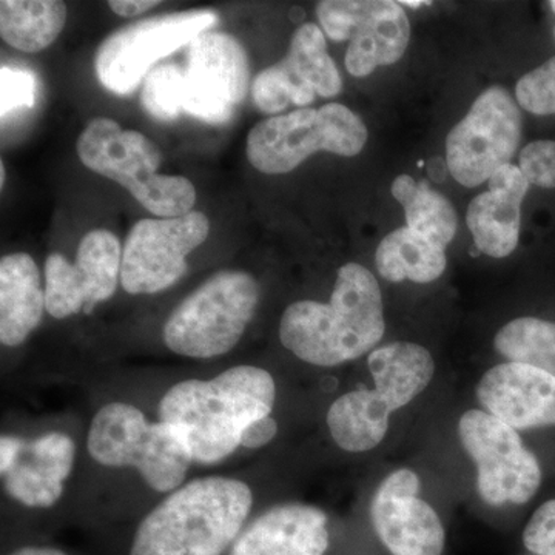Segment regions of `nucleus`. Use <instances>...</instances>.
Returning <instances> with one entry per match:
<instances>
[{
    "label": "nucleus",
    "instance_id": "c85d7f7f",
    "mask_svg": "<svg viewBox=\"0 0 555 555\" xmlns=\"http://www.w3.org/2000/svg\"><path fill=\"white\" fill-rule=\"evenodd\" d=\"M518 169L537 188L555 189V141H535L520 153Z\"/></svg>",
    "mask_w": 555,
    "mask_h": 555
},
{
    "label": "nucleus",
    "instance_id": "c9c22d12",
    "mask_svg": "<svg viewBox=\"0 0 555 555\" xmlns=\"http://www.w3.org/2000/svg\"><path fill=\"white\" fill-rule=\"evenodd\" d=\"M444 170H447V167H444L443 160L440 158H434L429 163V173L430 177L436 179V181H443L444 178Z\"/></svg>",
    "mask_w": 555,
    "mask_h": 555
},
{
    "label": "nucleus",
    "instance_id": "7ed1b4c3",
    "mask_svg": "<svg viewBox=\"0 0 555 555\" xmlns=\"http://www.w3.org/2000/svg\"><path fill=\"white\" fill-rule=\"evenodd\" d=\"M244 481L207 477L171 492L139 525L130 555H221L250 514Z\"/></svg>",
    "mask_w": 555,
    "mask_h": 555
},
{
    "label": "nucleus",
    "instance_id": "6ab92c4d",
    "mask_svg": "<svg viewBox=\"0 0 555 555\" xmlns=\"http://www.w3.org/2000/svg\"><path fill=\"white\" fill-rule=\"evenodd\" d=\"M327 516L318 507L280 505L247 526L230 555H324Z\"/></svg>",
    "mask_w": 555,
    "mask_h": 555
},
{
    "label": "nucleus",
    "instance_id": "b1692460",
    "mask_svg": "<svg viewBox=\"0 0 555 555\" xmlns=\"http://www.w3.org/2000/svg\"><path fill=\"white\" fill-rule=\"evenodd\" d=\"M67 16L61 0H2L0 36L13 49L39 53L60 38Z\"/></svg>",
    "mask_w": 555,
    "mask_h": 555
},
{
    "label": "nucleus",
    "instance_id": "2eb2a0df",
    "mask_svg": "<svg viewBox=\"0 0 555 555\" xmlns=\"http://www.w3.org/2000/svg\"><path fill=\"white\" fill-rule=\"evenodd\" d=\"M122 248L109 230H91L79 243L76 261L53 254L46 262V310L56 320L90 315L115 295L122 269Z\"/></svg>",
    "mask_w": 555,
    "mask_h": 555
},
{
    "label": "nucleus",
    "instance_id": "f257e3e1",
    "mask_svg": "<svg viewBox=\"0 0 555 555\" xmlns=\"http://www.w3.org/2000/svg\"><path fill=\"white\" fill-rule=\"evenodd\" d=\"M275 379L264 369L235 366L211 379H184L159 403V422L173 427L193 463L215 465L241 447L244 430L272 414Z\"/></svg>",
    "mask_w": 555,
    "mask_h": 555
},
{
    "label": "nucleus",
    "instance_id": "5701e85b",
    "mask_svg": "<svg viewBox=\"0 0 555 555\" xmlns=\"http://www.w3.org/2000/svg\"><path fill=\"white\" fill-rule=\"evenodd\" d=\"M375 262L379 275L387 281L426 284L443 275L448 259L443 247L415 230L401 228L379 243Z\"/></svg>",
    "mask_w": 555,
    "mask_h": 555
},
{
    "label": "nucleus",
    "instance_id": "a211bd4d",
    "mask_svg": "<svg viewBox=\"0 0 555 555\" xmlns=\"http://www.w3.org/2000/svg\"><path fill=\"white\" fill-rule=\"evenodd\" d=\"M488 414L516 430L555 425V378L520 363L489 369L477 386Z\"/></svg>",
    "mask_w": 555,
    "mask_h": 555
},
{
    "label": "nucleus",
    "instance_id": "bb28decb",
    "mask_svg": "<svg viewBox=\"0 0 555 555\" xmlns=\"http://www.w3.org/2000/svg\"><path fill=\"white\" fill-rule=\"evenodd\" d=\"M184 73L177 65H160L149 73L142 87L141 104L158 120L177 119L182 109Z\"/></svg>",
    "mask_w": 555,
    "mask_h": 555
},
{
    "label": "nucleus",
    "instance_id": "9b49d317",
    "mask_svg": "<svg viewBox=\"0 0 555 555\" xmlns=\"http://www.w3.org/2000/svg\"><path fill=\"white\" fill-rule=\"evenodd\" d=\"M521 139V113L509 91L492 87L477 98L469 113L449 131L447 166L452 177L477 188L511 164Z\"/></svg>",
    "mask_w": 555,
    "mask_h": 555
},
{
    "label": "nucleus",
    "instance_id": "4c0bfd02",
    "mask_svg": "<svg viewBox=\"0 0 555 555\" xmlns=\"http://www.w3.org/2000/svg\"><path fill=\"white\" fill-rule=\"evenodd\" d=\"M551 5V10H553V13L555 14V0H553V2L550 3Z\"/></svg>",
    "mask_w": 555,
    "mask_h": 555
},
{
    "label": "nucleus",
    "instance_id": "f704fd0d",
    "mask_svg": "<svg viewBox=\"0 0 555 555\" xmlns=\"http://www.w3.org/2000/svg\"><path fill=\"white\" fill-rule=\"evenodd\" d=\"M11 555H67L62 553L60 550H53V547H22V550H17L16 553Z\"/></svg>",
    "mask_w": 555,
    "mask_h": 555
},
{
    "label": "nucleus",
    "instance_id": "4be33fe9",
    "mask_svg": "<svg viewBox=\"0 0 555 555\" xmlns=\"http://www.w3.org/2000/svg\"><path fill=\"white\" fill-rule=\"evenodd\" d=\"M46 288L35 259L24 251L0 261V341L17 347L42 321Z\"/></svg>",
    "mask_w": 555,
    "mask_h": 555
},
{
    "label": "nucleus",
    "instance_id": "72a5a7b5",
    "mask_svg": "<svg viewBox=\"0 0 555 555\" xmlns=\"http://www.w3.org/2000/svg\"><path fill=\"white\" fill-rule=\"evenodd\" d=\"M22 444H24V440L20 437L3 436L0 440V470H2V476L9 473L10 467L16 463Z\"/></svg>",
    "mask_w": 555,
    "mask_h": 555
},
{
    "label": "nucleus",
    "instance_id": "393cba45",
    "mask_svg": "<svg viewBox=\"0 0 555 555\" xmlns=\"http://www.w3.org/2000/svg\"><path fill=\"white\" fill-rule=\"evenodd\" d=\"M390 192L403 206L409 229L422 233L427 240L443 248L454 240V207L443 195L430 189L426 181L416 182L409 175H400L393 181Z\"/></svg>",
    "mask_w": 555,
    "mask_h": 555
},
{
    "label": "nucleus",
    "instance_id": "7c9ffc66",
    "mask_svg": "<svg viewBox=\"0 0 555 555\" xmlns=\"http://www.w3.org/2000/svg\"><path fill=\"white\" fill-rule=\"evenodd\" d=\"M524 543L534 555H555V499L535 511L526 525Z\"/></svg>",
    "mask_w": 555,
    "mask_h": 555
},
{
    "label": "nucleus",
    "instance_id": "aec40b11",
    "mask_svg": "<svg viewBox=\"0 0 555 555\" xmlns=\"http://www.w3.org/2000/svg\"><path fill=\"white\" fill-rule=\"evenodd\" d=\"M529 182L513 164L489 179L488 192L476 196L467 208L466 222L478 250L492 258L509 257L520 236L521 201Z\"/></svg>",
    "mask_w": 555,
    "mask_h": 555
},
{
    "label": "nucleus",
    "instance_id": "4468645a",
    "mask_svg": "<svg viewBox=\"0 0 555 555\" xmlns=\"http://www.w3.org/2000/svg\"><path fill=\"white\" fill-rule=\"evenodd\" d=\"M248 82V57L240 40L228 33H204L189 47L182 109L206 122H228L246 98Z\"/></svg>",
    "mask_w": 555,
    "mask_h": 555
},
{
    "label": "nucleus",
    "instance_id": "e433bc0d",
    "mask_svg": "<svg viewBox=\"0 0 555 555\" xmlns=\"http://www.w3.org/2000/svg\"><path fill=\"white\" fill-rule=\"evenodd\" d=\"M400 3V5H404V7H411V9H418V7H422V5H429L430 2H426V0H401V2H398Z\"/></svg>",
    "mask_w": 555,
    "mask_h": 555
},
{
    "label": "nucleus",
    "instance_id": "473e14b6",
    "mask_svg": "<svg viewBox=\"0 0 555 555\" xmlns=\"http://www.w3.org/2000/svg\"><path fill=\"white\" fill-rule=\"evenodd\" d=\"M158 5L159 2L156 0H109L108 2L109 10L120 17H138Z\"/></svg>",
    "mask_w": 555,
    "mask_h": 555
},
{
    "label": "nucleus",
    "instance_id": "2f4dec72",
    "mask_svg": "<svg viewBox=\"0 0 555 555\" xmlns=\"http://www.w3.org/2000/svg\"><path fill=\"white\" fill-rule=\"evenodd\" d=\"M278 425L272 416L257 420L244 430L243 438H241V447L247 449H258L266 447L276 436Z\"/></svg>",
    "mask_w": 555,
    "mask_h": 555
},
{
    "label": "nucleus",
    "instance_id": "f03ea898",
    "mask_svg": "<svg viewBox=\"0 0 555 555\" xmlns=\"http://www.w3.org/2000/svg\"><path fill=\"white\" fill-rule=\"evenodd\" d=\"M377 278L349 262L338 269L331 301H297L281 317V345L313 366L334 367L371 352L385 335Z\"/></svg>",
    "mask_w": 555,
    "mask_h": 555
},
{
    "label": "nucleus",
    "instance_id": "f8f14e48",
    "mask_svg": "<svg viewBox=\"0 0 555 555\" xmlns=\"http://www.w3.org/2000/svg\"><path fill=\"white\" fill-rule=\"evenodd\" d=\"M210 222L201 211L179 218H145L127 236L120 284L130 295L166 291L188 273V257L206 243Z\"/></svg>",
    "mask_w": 555,
    "mask_h": 555
},
{
    "label": "nucleus",
    "instance_id": "39448f33",
    "mask_svg": "<svg viewBox=\"0 0 555 555\" xmlns=\"http://www.w3.org/2000/svg\"><path fill=\"white\" fill-rule=\"evenodd\" d=\"M83 166L122 185L150 214L179 218L193 211L196 190L185 177L160 175L163 153L137 130H124L108 118H94L78 139Z\"/></svg>",
    "mask_w": 555,
    "mask_h": 555
},
{
    "label": "nucleus",
    "instance_id": "412c9836",
    "mask_svg": "<svg viewBox=\"0 0 555 555\" xmlns=\"http://www.w3.org/2000/svg\"><path fill=\"white\" fill-rule=\"evenodd\" d=\"M75 456V441L67 434L49 433L31 443L24 440L16 463L3 474L7 492L28 507L56 505Z\"/></svg>",
    "mask_w": 555,
    "mask_h": 555
},
{
    "label": "nucleus",
    "instance_id": "6e6552de",
    "mask_svg": "<svg viewBox=\"0 0 555 555\" xmlns=\"http://www.w3.org/2000/svg\"><path fill=\"white\" fill-rule=\"evenodd\" d=\"M366 141L363 120L346 105L334 102L261 120L248 133L247 159L261 173L283 175L317 152L356 156Z\"/></svg>",
    "mask_w": 555,
    "mask_h": 555
},
{
    "label": "nucleus",
    "instance_id": "cd10ccee",
    "mask_svg": "<svg viewBox=\"0 0 555 555\" xmlns=\"http://www.w3.org/2000/svg\"><path fill=\"white\" fill-rule=\"evenodd\" d=\"M516 98L529 113L555 115V56L518 80Z\"/></svg>",
    "mask_w": 555,
    "mask_h": 555
},
{
    "label": "nucleus",
    "instance_id": "9d476101",
    "mask_svg": "<svg viewBox=\"0 0 555 555\" xmlns=\"http://www.w3.org/2000/svg\"><path fill=\"white\" fill-rule=\"evenodd\" d=\"M460 440L477 466L478 494L489 506L525 505L542 485L539 459L517 430L485 411H467L459 423Z\"/></svg>",
    "mask_w": 555,
    "mask_h": 555
},
{
    "label": "nucleus",
    "instance_id": "0eeeda50",
    "mask_svg": "<svg viewBox=\"0 0 555 555\" xmlns=\"http://www.w3.org/2000/svg\"><path fill=\"white\" fill-rule=\"evenodd\" d=\"M258 302V281L250 273L222 270L171 312L164 326V343L181 357L224 356L243 338Z\"/></svg>",
    "mask_w": 555,
    "mask_h": 555
},
{
    "label": "nucleus",
    "instance_id": "ddd939ff",
    "mask_svg": "<svg viewBox=\"0 0 555 555\" xmlns=\"http://www.w3.org/2000/svg\"><path fill=\"white\" fill-rule=\"evenodd\" d=\"M323 31L332 40H350L347 72L357 78L403 57L411 39L403 7L389 0H324L317 5Z\"/></svg>",
    "mask_w": 555,
    "mask_h": 555
},
{
    "label": "nucleus",
    "instance_id": "423d86ee",
    "mask_svg": "<svg viewBox=\"0 0 555 555\" xmlns=\"http://www.w3.org/2000/svg\"><path fill=\"white\" fill-rule=\"evenodd\" d=\"M87 448L94 462L107 467H134L158 492L181 488L193 459L173 427L150 423L138 408L108 403L91 420Z\"/></svg>",
    "mask_w": 555,
    "mask_h": 555
},
{
    "label": "nucleus",
    "instance_id": "a878e982",
    "mask_svg": "<svg viewBox=\"0 0 555 555\" xmlns=\"http://www.w3.org/2000/svg\"><path fill=\"white\" fill-rule=\"evenodd\" d=\"M494 346L509 363L540 369L555 378V323L540 318H517L500 328Z\"/></svg>",
    "mask_w": 555,
    "mask_h": 555
},
{
    "label": "nucleus",
    "instance_id": "f3484780",
    "mask_svg": "<svg viewBox=\"0 0 555 555\" xmlns=\"http://www.w3.org/2000/svg\"><path fill=\"white\" fill-rule=\"evenodd\" d=\"M418 492L420 478L414 470L398 469L383 480L372 500L375 532L393 555L443 554V524Z\"/></svg>",
    "mask_w": 555,
    "mask_h": 555
},
{
    "label": "nucleus",
    "instance_id": "c756f323",
    "mask_svg": "<svg viewBox=\"0 0 555 555\" xmlns=\"http://www.w3.org/2000/svg\"><path fill=\"white\" fill-rule=\"evenodd\" d=\"M0 105L5 118L14 109L33 107L35 104V78L27 69L2 67L0 69Z\"/></svg>",
    "mask_w": 555,
    "mask_h": 555
},
{
    "label": "nucleus",
    "instance_id": "1a4fd4ad",
    "mask_svg": "<svg viewBox=\"0 0 555 555\" xmlns=\"http://www.w3.org/2000/svg\"><path fill=\"white\" fill-rule=\"evenodd\" d=\"M218 24L214 10H189L134 22L109 35L94 57L102 86L116 94H129L156 62Z\"/></svg>",
    "mask_w": 555,
    "mask_h": 555
},
{
    "label": "nucleus",
    "instance_id": "dca6fc26",
    "mask_svg": "<svg viewBox=\"0 0 555 555\" xmlns=\"http://www.w3.org/2000/svg\"><path fill=\"white\" fill-rule=\"evenodd\" d=\"M343 79L328 56L324 31L305 24L295 31L287 56L259 73L251 83V98L262 113L275 115L288 104L309 105L315 96H337Z\"/></svg>",
    "mask_w": 555,
    "mask_h": 555
},
{
    "label": "nucleus",
    "instance_id": "20e7f679",
    "mask_svg": "<svg viewBox=\"0 0 555 555\" xmlns=\"http://www.w3.org/2000/svg\"><path fill=\"white\" fill-rule=\"evenodd\" d=\"M375 389L352 390L327 412L328 433L347 452H366L382 443L389 415L408 406L429 386L436 363L429 350L415 343H392L367 358Z\"/></svg>",
    "mask_w": 555,
    "mask_h": 555
}]
</instances>
